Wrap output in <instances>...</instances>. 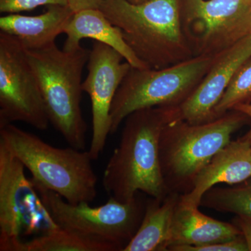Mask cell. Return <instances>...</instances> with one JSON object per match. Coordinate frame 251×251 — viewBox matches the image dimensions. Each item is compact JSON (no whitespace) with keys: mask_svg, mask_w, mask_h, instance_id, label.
Here are the masks:
<instances>
[{"mask_svg":"<svg viewBox=\"0 0 251 251\" xmlns=\"http://www.w3.org/2000/svg\"><path fill=\"white\" fill-rule=\"evenodd\" d=\"M176 119V106L141 109L125 119L120 144L102 180L110 198L129 202L139 191L156 199L166 197L168 192L160 164L159 140L166 126Z\"/></svg>","mask_w":251,"mask_h":251,"instance_id":"obj_1","label":"cell"},{"mask_svg":"<svg viewBox=\"0 0 251 251\" xmlns=\"http://www.w3.org/2000/svg\"><path fill=\"white\" fill-rule=\"evenodd\" d=\"M181 1L104 0L100 10L142 62L161 69L193 57L181 27Z\"/></svg>","mask_w":251,"mask_h":251,"instance_id":"obj_2","label":"cell"},{"mask_svg":"<svg viewBox=\"0 0 251 251\" xmlns=\"http://www.w3.org/2000/svg\"><path fill=\"white\" fill-rule=\"evenodd\" d=\"M249 120L245 114L232 110L205 123L176 119L168 124L160 138L159 159L168 193L190 192L200 172Z\"/></svg>","mask_w":251,"mask_h":251,"instance_id":"obj_3","label":"cell"},{"mask_svg":"<svg viewBox=\"0 0 251 251\" xmlns=\"http://www.w3.org/2000/svg\"><path fill=\"white\" fill-rule=\"evenodd\" d=\"M45 103L50 122L70 147L84 150L87 126L81 109L82 75L90 50L59 49L55 42L37 50H27Z\"/></svg>","mask_w":251,"mask_h":251,"instance_id":"obj_4","label":"cell"},{"mask_svg":"<svg viewBox=\"0 0 251 251\" xmlns=\"http://www.w3.org/2000/svg\"><path fill=\"white\" fill-rule=\"evenodd\" d=\"M0 141L22 162L33 179L67 202L90 203L97 197V176L88 151L54 148L13 124L0 125Z\"/></svg>","mask_w":251,"mask_h":251,"instance_id":"obj_5","label":"cell"},{"mask_svg":"<svg viewBox=\"0 0 251 251\" xmlns=\"http://www.w3.org/2000/svg\"><path fill=\"white\" fill-rule=\"evenodd\" d=\"M216 56H197L161 69L130 67L112 102L110 133H116L125 119L137 110L179 106L196 90Z\"/></svg>","mask_w":251,"mask_h":251,"instance_id":"obj_6","label":"cell"},{"mask_svg":"<svg viewBox=\"0 0 251 251\" xmlns=\"http://www.w3.org/2000/svg\"><path fill=\"white\" fill-rule=\"evenodd\" d=\"M25 169L22 162L0 141L1 251H21L24 237L33 239L60 227L32 180L26 177Z\"/></svg>","mask_w":251,"mask_h":251,"instance_id":"obj_7","label":"cell"},{"mask_svg":"<svg viewBox=\"0 0 251 251\" xmlns=\"http://www.w3.org/2000/svg\"><path fill=\"white\" fill-rule=\"evenodd\" d=\"M50 214L59 227L82 237L115 246L123 251L139 228L145 211L138 198L129 202L110 198L103 205L71 204L58 193L31 178Z\"/></svg>","mask_w":251,"mask_h":251,"instance_id":"obj_8","label":"cell"},{"mask_svg":"<svg viewBox=\"0 0 251 251\" xmlns=\"http://www.w3.org/2000/svg\"><path fill=\"white\" fill-rule=\"evenodd\" d=\"M181 22L193 57L216 56L251 34V0H181Z\"/></svg>","mask_w":251,"mask_h":251,"instance_id":"obj_9","label":"cell"},{"mask_svg":"<svg viewBox=\"0 0 251 251\" xmlns=\"http://www.w3.org/2000/svg\"><path fill=\"white\" fill-rule=\"evenodd\" d=\"M22 122L46 130L50 122L44 98L16 36L0 32V125Z\"/></svg>","mask_w":251,"mask_h":251,"instance_id":"obj_10","label":"cell"},{"mask_svg":"<svg viewBox=\"0 0 251 251\" xmlns=\"http://www.w3.org/2000/svg\"><path fill=\"white\" fill-rule=\"evenodd\" d=\"M108 45L94 41L87 62L88 75L82 81L83 92L90 96L92 114V137L88 151L98 159L111 131L110 110L117 90L128 71L129 63Z\"/></svg>","mask_w":251,"mask_h":251,"instance_id":"obj_11","label":"cell"},{"mask_svg":"<svg viewBox=\"0 0 251 251\" xmlns=\"http://www.w3.org/2000/svg\"><path fill=\"white\" fill-rule=\"evenodd\" d=\"M251 57V34L217 54L193 93L177 108V116L193 125L213 120V111L241 66Z\"/></svg>","mask_w":251,"mask_h":251,"instance_id":"obj_12","label":"cell"},{"mask_svg":"<svg viewBox=\"0 0 251 251\" xmlns=\"http://www.w3.org/2000/svg\"><path fill=\"white\" fill-rule=\"evenodd\" d=\"M251 177V145L239 138L220 150L202 168L191 191L181 195V202L199 207L203 195L216 184L233 186Z\"/></svg>","mask_w":251,"mask_h":251,"instance_id":"obj_13","label":"cell"},{"mask_svg":"<svg viewBox=\"0 0 251 251\" xmlns=\"http://www.w3.org/2000/svg\"><path fill=\"white\" fill-rule=\"evenodd\" d=\"M198 206L178 203L173 214L166 251L177 246H202L226 242L241 235L233 224L204 215Z\"/></svg>","mask_w":251,"mask_h":251,"instance_id":"obj_14","label":"cell"},{"mask_svg":"<svg viewBox=\"0 0 251 251\" xmlns=\"http://www.w3.org/2000/svg\"><path fill=\"white\" fill-rule=\"evenodd\" d=\"M74 14L68 6L50 5L46 12L38 16L11 14L2 16L0 29L16 36L27 50L41 49L55 42Z\"/></svg>","mask_w":251,"mask_h":251,"instance_id":"obj_15","label":"cell"},{"mask_svg":"<svg viewBox=\"0 0 251 251\" xmlns=\"http://www.w3.org/2000/svg\"><path fill=\"white\" fill-rule=\"evenodd\" d=\"M67 38L63 50L70 51L80 48L83 39L103 43L123 56L132 67L148 69L126 43L120 29L113 25L100 9H88L73 15L64 31Z\"/></svg>","mask_w":251,"mask_h":251,"instance_id":"obj_16","label":"cell"},{"mask_svg":"<svg viewBox=\"0 0 251 251\" xmlns=\"http://www.w3.org/2000/svg\"><path fill=\"white\" fill-rule=\"evenodd\" d=\"M181 194L170 193L163 199L151 198L145 204L139 228L123 251H166L175 208Z\"/></svg>","mask_w":251,"mask_h":251,"instance_id":"obj_17","label":"cell"},{"mask_svg":"<svg viewBox=\"0 0 251 251\" xmlns=\"http://www.w3.org/2000/svg\"><path fill=\"white\" fill-rule=\"evenodd\" d=\"M21 251H119L112 244L88 239L59 227L23 243Z\"/></svg>","mask_w":251,"mask_h":251,"instance_id":"obj_18","label":"cell"},{"mask_svg":"<svg viewBox=\"0 0 251 251\" xmlns=\"http://www.w3.org/2000/svg\"><path fill=\"white\" fill-rule=\"evenodd\" d=\"M200 206L221 212L233 213L251 220V186H214L203 195Z\"/></svg>","mask_w":251,"mask_h":251,"instance_id":"obj_19","label":"cell"},{"mask_svg":"<svg viewBox=\"0 0 251 251\" xmlns=\"http://www.w3.org/2000/svg\"><path fill=\"white\" fill-rule=\"evenodd\" d=\"M251 103V57L237 69L213 111V120L237 105Z\"/></svg>","mask_w":251,"mask_h":251,"instance_id":"obj_20","label":"cell"},{"mask_svg":"<svg viewBox=\"0 0 251 251\" xmlns=\"http://www.w3.org/2000/svg\"><path fill=\"white\" fill-rule=\"evenodd\" d=\"M67 6V0H0V11L4 14H19L41 6Z\"/></svg>","mask_w":251,"mask_h":251,"instance_id":"obj_21","label":"cell"},{"mask_svg":"<svg viewBox=\"0 0 251 251\" xmlns=\"http://www.w3.org/2000/svg\"><path fill=\"white\" fill-rule=\"evenodd\" d=\"M172 251H249L242 234L226 242L202 246H177L170 248Z\"/></svg>","mask_w":251,"mask_h":251,"instance_id":"obj_22","label":"cell"},{"mask_svg":"<svg viewBox=\"0 0 251 251\" xmlns=\"http://www.w3.org/2000/svg\"><path fill=\"white\" fill-rule=\"evenodd\" d=\"M67 6L75 14L88 9H100L104 0H67Z\"/></svg>","mask_w":251,"mask_h":251,"instance_id":"obj_23","label":"cell"},{"mask_svg":"<svg viewBox=\"0 0 251 251\" xmlns=\"http://www.w3.org/2000/svg\"><path fill=\"white\" fill-rule=\"evenodd\" d=\"M232 224L240 230L247 244L248 250L251 251V220L245 216L237 215Z\"/></svg>","mask_w":251,"mask_h":251,"instance_id":"obj_24","label":"cell"},{"mask_svg":"<svg viewBox=\"0 0 251 251\" xmlns=\"http://www.w3.org/2000/svg\"><path fill=\"white\" fill-rule=\"evenodd\" d=\"M233 110H237V111L245 114V115H247L251 120V103L242 104V105H237V106L235 107ZM240 138L241 139L244 140V141L247 142V143H249L251 145V126L249 131H248L244 136H242V138Z\"/></svg>","mask_w":251,"mask_h":251,"instance_id":"obj_25","label":"cell"},{"mask_svg":"<svg viewBox=\"0 0 251 251\" xmlns=\"http://www.w3.org/2000/svg\"><path fill=\"white\" fill-rule=\"evenodd\" d=\"M130 2L133 3V4H142V3L148 1L149 0H128Z\"/></svg>","mask_w":251,"mask_h":251,"instance_id":"obj_26","label":"cell"}]
</instances>
